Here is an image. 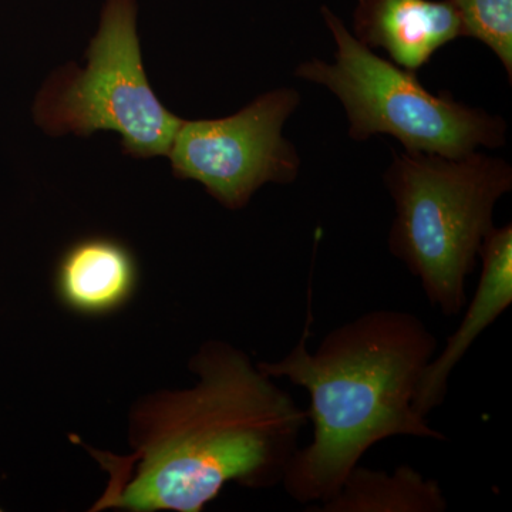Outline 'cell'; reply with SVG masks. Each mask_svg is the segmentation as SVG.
<instances>
[{
	"mask_svg": "<svg viewBox=\"0 0 512 512\" xmlns=\"http://www.w3.org/2000/svg\"><path fill=\"white\" fill-rule=\"evenodd\" d=\"M134 0H107L87 66L67 64L37 94L33 116L50 136L114 131L134 158L167 156L183 120L151 89L141 57Z\"/></svg>",
	"mask_w": 512,
	"mask_h": 512,
	"instance_id": "cell-5",
	"label": "cell"
},
{
	"mask_svg": "<svg viewBox=\"0 0 512 512\" xmlns=\"http://www.w3.org/2000/svg\"><path fill=\"white\" fill-rule=\"evenodd\" d=\"M353 33L369 49H383L394 64L412 72L463 37L450 0H357Z\"/></svg>",
	"mask_w": 512,
	"mask_h": 512,
	"instance_id": "cell-8",
	"label": "cell"
},
{
	"mask_svg": "<svg viewBox=\"0 0 512 512\" xmlns=\"http://www.w3.org/2000/svg\"><path fill=\"white\" fill-rule=\"evenodd\" d=\"M311 322L288 355L258 362L272 379L308 392L312 440L299 447L282 481L311 507L338 493L376 444L393 437L447 441L414 407L424 369L439 350L436 335L412 312L376 309L330 330L309 350Z\"/></svg>",
	"mask_w": 512,
	"mask_h": 512,
	"instance_id": "cell-2",
	"label": "cell"
},
{
	"mask_svg": "<svg viewBox=\"0 0 512 512\" xmlns=\"http://www.w3.org/2000/svg\"><path fill=\"white\" fill-rule=\"evenodd\" d=\"M446 494L439 481L416 468L399 466L389 473L357 464L338 493L311 507V512H444Z\"/></svg>",
	"mask_w": 512,
	"mask_h": 512,
	"instance_id": "cell-10",
	"label": "cell"
},
{
	"mask_svg": "<svg viewBox=\"0 0 512 512\" xmlns=\"http://www.w3.org/2000/svg\"><path fill=\"white\" fill-rule=\"evenodd\" d=\"M396 217L389 249L447 318L468 302L467 279L494 225L495 204L512 190V168L474 153L460 158L394 154L383 177Z\"/></svg>",
	"mask_w": 512,
	"mask_h": 512,
	"instance_id": "cell-3",
	"label": "cell"
},
{
	"mask_svg": "<svg viewBox=\"0 0 512 512\" xmlns=\"http://www.w3.org/2000/svg\"><path fill=\"white\" fill-rule=\"evenodd\" d=\"M299 103V93L284 87L224 119L183 120L167 154L175 177L198 181L234 211L247 207L262 185L292 184L301 158L282 130Z\"/></svg>",
	"mask_w": 512,
	"mask_h": 512,
	"instance_id": "cell-6",
	"label": "cell"
},
{
	"mask_svg": "<svg viewBox=\"0 0 512 512\" xmlns=\"http://www.w3.org/2000/svg\"><path fill=\"white\" fill-rule=\"evenodd\" d=\"M191 370L190 389L138 407L128 456L93 451L110 476L93 510L201 512L227 484L282 485L306 410L229 343H205Z\"/></svg>",
	"mask_w": 512,
	"mask_h": 512,
	"instance_id": "cell-1",
	"label": "cell"
},
{
	"mask_svg": "<svg viewBox=\"0 0 512 512\" xmlns=\"http://www.w3.org/2000/svg\"><path fill=\"white\" fill-rule=\"evenodd\" d=\"M336 43L335 63L308 60L295 76L328 87L345 107L352 140L390 134L407 153L460 158L478 146H504L507 123L457 103L451 93L434 94L416 72L403 69L360 43L328 6L320 8Z\"/></svg>",
	"mask_w": 512,
	"mask_h": 512,
	"instance_id": "cell-4",
	"label": "cell"
},
{
	"mask_svg": "<svg viewBox=\"0 0 512 512\" xmlns=\"http://www.w3.org/2000/svg\"><path fill=\"white\" fill-rule=\"evenodd\" d=\"M481 274L471 302H467L458 328L448 336L444 348L424 369L414 396V407L429 417L443 406L451 373L464 359L481 333L512 305V225L494 227L481 245Z\"/></svg>",
	"mask_w": 512,
	"mask_h": 512,
	"instance_id": "cell-7",
	"label": "cell"
},
{
	"mask_svg": "<svg viewBox=\"0 0 512 512\" xmlns=\"http://www.w3.org/2000/svg\"><path fill=\"white\" fill-rule=\"evenodd\" d=\"M136 284V259L116 239H82L64 252L57 266L60 299L82 315L116 311L133 295Z\"/></svg>",
	"mask_w": 512,
	"mask_h": 512,
	"instance_id": "cell-9",
	"label": "cell"
},
{
	"mask_svg": "<svg viewBox=\"0 0 512 512\" xmlns=\"http://www.w3.org/2000/svg\"><path fill=\"white\" fill-rule=\"evenodd\" d=\"M0 511H2V510H0Z\"/></svg>",
	"mask_w": 512,
	"mask_h": 512,
	"instance_id": "cell-12",
	"label": "cell"
},
{
	"mask_svg": "<svg viewBox=\"0 0 512 512\" xmlns=\"http://www.w3.org/2000/svg\"><path fill=\"white\" fill-rule=\"evenodd\" d=\"M463 37H473L493 50L512 82V0H450Z\"/></svg>",
	"mask_w": 512,
	"mask_h": 512,
	"instance_id": "cell-11",
	"label": "cell"
}]
</instances>
